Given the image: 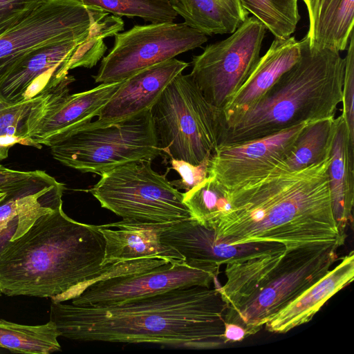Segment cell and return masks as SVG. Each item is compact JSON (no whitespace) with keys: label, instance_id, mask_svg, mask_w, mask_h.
I'll return each instance as SVG.
<instances>
[{"label":"cell","instance_id":"5b68a950","mask_svg":"<svg viewBox=\"0 0 354 354\" xmlns=\"http://www.w3.org/2000/svg\"><path fill=\"white\" fill-rule=\"evenodd\" d=\"M41 145L62 165L100 176L128 162L152 161L161 153L151 109L107 125L58 132Z\"/></svg>","mask_w":354,"mask_h":354},{"label":"cell","instance_id":"e575fe53","mask_svg":"<svg viewBox=\"0 0 354 354\" xmlns=\"http://www.w3.org/2000/svg\"><path fill=\"white\" fill-rule=\"evenodd\" d=\"M246 337L247 333L242 326L225 322L223 339L225 344L241 342Z\"/></svg>","mask_w":354,"mask_h":354},{"label":"cell","instance_id":"cb8c5ba5","mask_svg":"<svg viewBox=\"0 0 354 354\" xmlns=\"http://www.w3.org/2000/svg\"><path fill=\"white\" fill-rule=\"evenodd\" d=\"M64 189V185L58 182L36 192L8 198L0 205V234L17 218L10 240L19 237L39 217L62 205Z\"/></svg>","mask_w":354,"mask_h":354},{"label":"cell","instance_id":"d4e9b609","mask_svg":"<svg viewBox=\"0 0 354 354\" xmlns=\"http://www.w3.org/2000/svg\"><path fill=\"white\" fill-rule=\"evenodd\" d=\"M64 81L51 93L27 101L8 103L0 99V162L8 158L9 150L16 144L37 148L28 132Z\"/></svg>","mask_w":354,"mask_h":354},{"label":"cell","instance_id":"3957f363","mask_svg":"<svg viewBox=\"0 0 354 354\" xmlns=\"http://www.w3.org/2000/svg\"><path fill=\"white\" fill-rule=\"evenodd\" d=\"M104 250L97 225L72 219L59 206L0 250V292L65 302L107 274L149 266L147 259H138L104 266Z\"/></svg>","mask_w":354,"mask_h":354},{"label":"cell","instance_id":"7c38bea8","mask_svg":"<svg viewBox=\"0 0 354 354\" xmlns=\"http://www.w3.org/2000/svg\"><path fill=\"white\" fill-rule=\"evenodd\" d=\"M220 267L176 260L142 271L120 275L107 274L82 289L71 303L79 306H111L179 288H209L217 281Z\"/></svg>","mask_w":354,"mask_h":354},{"label":"cell","instance_id":"6da1fadb","mask_svg":"<svg viewBox=\"0 0 354 354\" xmlns=\"http://www.w3.org/2000/svg\"><path fill=\"white\" fill-rule=\"evenodd\" d=\"M227 307L217 287L191 286L111 306L51 301L50 320L75 341L209 349L225 344Z\"/></svg>","mask_w":354,"mask_h":354},{"label":"cell","instance_id":"8d00e7d4","mask_svg":"<svg viewBox=\"0 0 354 354\" xmlns=\"http://www.w3.org/2000/svg\"><path fill=\"white\" fill-rule=\"evenodd\" d=\"M1 292H0V296H1Z\"/></svg>","mask_w":354,"mask_h":354},{"label":"cell","instance_id":"277c9868","mask_svg":"<svg viewBox=\"0 0 354 354\" xmlns=\"http://www.w3.org/2000/svg\"><path fill=\"white\" fill-rule=\"evenodd\" d=\"M299 43L298 61L252 106L222 125L218 145L248 142L303 122L335 118L342 101L345 59L338 51L310 49L305 37Z\"/></svg>","mask_w":354,"mask_h":354},{"label":"cell","instance_id":"ac0fdd59","mask_svg":"<svg viewBox=\"0 0 354 354\" xmlns=\"http://www.w3.org/2000/svg\"><path fill=\"white\" fill-rule=\"evenodd\" d=\"M340 259L334 268L272 317L264 325L266 330L286 333L309 322L325 303L353 282V251Z\"/></svg>","mask_w":354,"mask_h":354},{"label":"cell","instance_id":"f546056e","mask_svg":"<svg viewBox=\"0 0 354 354\" xmlns=\"http://www.w3.org/2000/svg\"><path fill=\"white\" fill-rule=\"evenodd\" d=\"M118 17H138L152 24L174 22L178 15L169 0H80Z\"/></svg>","mask_w":354,"mask_h":354},{"label":"cell","instance_id":"ffe728a7","mask_svg":"<svg viewBox=\"0 0 354 354\" xmlns=\"http://www.w3.org/2000/svg\"><path fill=\"white\" fill-rule=\"evenodd\" d=\"M336 126L328 168L329 189L333 216L342 234L353 224L354 203V143L342 115Z\"/></svg>","mask_w":354,"mask_h":354},{"label":"cell","instance_id":"603a6c76","mask_svg":"<svg viewBox=\"0 0 354 354\" xmlns=\"http://www.w3.org/2000/svg\"><path fill=\"white\" fill-rule=\"evenodd\" d=\"M187 26L205 35L233 33L248 17L240 0H169Z\"/></svg>","mask_w":354,"mask_h":354},{"label":"cell","instance_id":"836d02e7","mask_svg":"<svg viewBox=\"0 0 354 354\" xmlns=\"http://www.w3.org/2000/svg\"><path fill=\"white\" fill-rule=\"evenodd\" d=\"M43 0H0V35L21 22Z\"/></svg>","mask_w":354,"mask_h":354},{"label":"cell","instance_id":"83f0119b","mask_svg":"<svg viewBox=\"0 0 354 354\" xmlns=\"http://www.w3.org/2000/svg\"><path fill=\"white\" fill-rule=\"evenodd\" d=\"M183 196L192 218L209 229L230 208L227 192L209 176Z\"/></svg>","mask_w":354,"mask_h":354},{"label":"cell","instance_id":"4316f807","mask_svg":"<svg viewBox=\"0 0 354 354\" xmlns=\"http://www.w3.org/2000/svg\"><path fill=\"white\" fill-rule=\"evenodd\" d=\"M59 332L51 320L24 325L0 319V347L16 353L50 354L61 351Z\"/></svg>","mask_w":354,"mask_h":354},{"label":"cell","instance_id":"9c48e42d","mask_svg":"<svg viewBox=\"0 0 354 354\" xmlns=\"http://www.w3.org/2000/svg\"><path fill=\"white\" fill-rule=\"evenodd\" d=\"M338 246L286 250L272 279L237 308L227 307L224 320L257 333L281 309L319 280L339 259Z\"/></svg>","mask_w":354,"mask_h":354},{"label":"cell","instance_id":"f1b7e54d","mask_svg":"<svg viewBox=\"0 0 354 354\" xmlns=\"http://www.w3.org/2000/svg\"><path fill=\"white\" fill-rule=\"evenodd\" d=\"M277 39L290 37L300 20L298 0H240Z\"/></svg>","mask_w":354,"mask_h":354},{"label":"cell","instance_id":"7402d4cb","mask_svg":"<svg viewBox=\"0 0 354 354\" xmlns=\"http://www.w3.org/2000/svg\"><path fill=\"white\" fill-rule=\"evenodd\" d=\"M286 249L227 263L226 281L216 286L229 308H235L257 293L273 277Z\"/></svg>","mask_w":354,"mask_h":354},{"label":"cell","instance_id":"e0dca14e","mask_svg":"<svg viewBox=\"0 0 354 354\" xmlns=\"http://www.w3.org/2000/svg\"><path fill=\"white\" fill-rule=\"evenodd\" d=\"M169 223L122 219L97 225L105 240L102 265L145 259L185 260L176 250L165 245L160 239L161 233Z\"/></svg>","mask_w":354,"mask_h":354},{"label":"cell","instance_id":"9a60e30c","mask_svg":"<svg viewBox=\"0 0 354 354\" xmlns=\"http://www.w3.org/2000/svg\"><path fill=\"white\" fill-rule=\"evenodd\" d=\"M123 80L102 83L92 89L69 94V85L75 78L68 75L48 100L30 129L29 138L37 149H41L42 141L49 136L91 122L98 115Z\"/></svg>","mask_w":354,"mask_h":354},{"label":"cell","instance_id":"4fadbf2b","mask_svg":"<svg viewBox=\"0 0 354 354\" xmlns=\"http://www.w3.org/2000/svg\"><path fill=\"white\" fill-rule=\"evenodd\" d=\"M310 122L248 142L218 145L211 155L208 176L227 192L266 176L286 158Z\"/></svg>","mask_w":354,"mask_h":354},{"label":"cell","instance_id":"2e32d148","mask_svg":"<svg viewBox=\"0 0 354 354\" xmlns=\"http://www.w3.org/2000/svg\"><path fill=\"white\" fill-rule=\"evenodd\" d=\"M188 66L185 62L172 58L131 75L102 108L97 120L82 126L107 125L151 109L167 86Z\"/></svg>","mask_w":354,"mask_h":354},{"label":"cell","instance_id":"8992f818","mask_svg":"<svg viewBox=\"0 0 354 354\" xmlns=\"http://www.w3.org/2000/svg\"><path fill=\"white\" fill-rule=\"evenodd\" d=\"M161 153L199 165L219 144L221 111L209 103L189 75L167 86L151 108Z\"/></svg>","mask_w":354,"mask_h":354},{"label":"cell","instance_id":"d6986e66","mask_svg":"<svg viewBox=\"0 0 354 354\" xmlns=\"http://www.w3.org/2000/svg\"><path fill=\"white\" fill-rule=\"evenodd\" d=\"M300 56V43L295 37L275 38L244 84L221 111V126L252 106Z\"/></svg>","mask_w":354,"mask_h":354},{"label":"cell","instance_id":"30bf717a","mask_svg":"<svg viewBox=\"0 0 354 354\" xmlns=\"http://www.w3.org/2000/svg\"><path fill=\"white\" fill-rule=\"evenodd\" d=\"M266 30L257 18L248 17L230 37L193 57L189 75L216 109L225 107L257 66Z\"/></svg>","mask_w":354,"mask_h":354},{"label":"cell","instance_id":"d6a6232c","mask_svg":"<svg viewBox=\"0 0 354 354\" xmlns=\"http://www.w3.org/2000/svg\"><path fill=\"white\" fill-rule=\"evenodd\" d=\"M210 156H207L199 165H194L181 160L171 159V168L180 176V180L171 181L176 189L189 191L208 176Z\"/></svg>","mask_w":354,"mask_h":354},{"label":"cell","instance_id":"1f68e13d","mask_svg":"<svg viewBox=\"0 0 354 354\" xmlns=\"http://www.w3.org/2000/svg\"><path fill=\"white\" fill-rule=\"evenodd\" d=\"M345 59L342 89L343 109L342 115L344 119L351 141L354 143V32L350 36Z\"/></svg>","mask_w":354,"mask_h":354},{"label":"cell","instance_id":"d590c367","mask_svg":"<svg viewBox=\"0 0 354 354\" xmlns=\"http://www.w3.org/2000/svg\"><path fill=\"white\" fill-rule=\"evenodd\" d=\"M29 193H32V192L17 194H8L6 192H0V205L10 198H12V197H15L17 196L24 195V194H29Z\"/></svg>","mask_w":354,"mask_h":354},{"label":"cell","instance_id":"52a82bcc","mask_svg":"<svg viewBox=\"0 0 354 354\" xmlns=\"http://www.w3.org/2000/svg\"><path fill=\"white\" fill-rule=\"evenodd\" d=\"M137 161L118 166L100 175L89 189L102 207L122 219L144 223H174L192 218L180 192L151 167Z\"/></svg>","mask_w":354,"mask_h":354},{"label":"cell","instance_id":"8fae6325","mask_svg":"<svg viewBox=\"0 0 354 354\" xmlns=\"http://www.w3.org/2000/svg\"><path fill=\"white\" fill-rule=\"evenodd\" d=\"M114 38L113 48L102 58L97 74L93 76L95 83L122 81L207 41V35L184 22L136 25L116 33Z\"/></svg>","mask_w":354,"mask_h":354},{"label":"cell","instance_id":"4dcf8cb0","mask_svg":"<svg viewBox=\"0 0 354 354\" xmlns=\"http://www.w3.org/2000/svg\"><path fill=\"white\" fill-rule=\"evenodd\" d=\"M57 183L45 171H19L0 165V192L17 194L37 192Z\"/></svg>","mask_w":354,"mask_h":354},{"label":"cell","instance_id":"ba28073f","mask_svg":"<svg viewBox=\"0 0 354 354\" xmlns=\"http://www.w3.org/2000/svg\"><path fill=\"white\" fill-rule=\"evenodd\" d=\"M111 17L80 0H43L21 22L0 35V79L35 49L86 36Z\"/></svg>","mask_w":354,"mask_h":354},{"label":"cell","instance_id":"5bb4252c","mask_svg":"<svg viewBox=\"0 0 354 354\" xmlns=\"http://www.w3.org/2000/svg\"><path fill=\"white\" fill-rule=\"evenodd\" d=\"M160 239L176 250L187 263L201 266H221L286 249L283 244L271 242L230 244L192 217L170 223L161 233Z\"/></svg>","mask_w":354,"mask_h":354},{"label":"cell","instance_id":"7a4b0ae2","mask_svg":"<svg viewBox=\"0 0 354 354\" xmlns=\"http://www.w3.org/2000/svg\"><path fill=\"white\" fill-rule=\"evenodd\" d=\"M330 156L307 167L266 176L227 192L230 209L212 226L234 245L271 242L288 251L340 247L342 234L333 216L328 179Z\"/></svg>","mask_w":354,"mask_h":354},{"label":"cell","instance_id":"484cf974","mask_svg":"<svg viewBox=\"0 0 354 354\" xmlns=\"http://www.w3.org/2000/svg\"><path fill=\"white\" fill-rule=\"evenodd\" d=\"M335 126V118L310 122L277 169L282 171L299 170L330 156Z\"/></svg>","mask_w":354,"mask_h":354},{"label":"cell","instance_id":"44dd1931","mask_svg":"<svg viewBox=\"0 0 354 354\" xmlns=\"http://www.w3.org/2000/svg\"><path fill=\"white\" fill-rule=\"evenodd\" d=\"M309 28L304 37L312 50L343 51L353 32L354 0H303Z\"/></svg>","mask_w":354,"mask_h":354}]
</instances>
